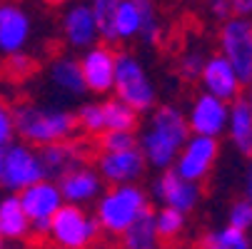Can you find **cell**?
<instances>
[{
  "instance_id": "6da1fadb",
  "label": "cell",
  "mask_w": 252,
  "mask_h": 249,
  "mask_svg": "<svg viewBox=\"0 0 252 249\" xmlns=\"http://www.w3.org/2000/svg\"><path fill=\"white\" fill-rule=\"evenodd\" d=\"M188 137L190 130L185 122V112L175 105H160L150 112L145 127H142V135L137 137V150L150 167L165 172L172 167Z\"/></svg>"
},
{
  "instance_id": "7a4b0ae2",
  "label": "cell",
  "mask_w": 252,
  "mask_h": 249,
  "mask_svg": "<svg viewBox=\"0 0 252 249\" xmlns=\"http://www.w3.org/2000/svg\"><path fill=\"white\" fill-rule=\"evenodd\" d=\"M13 112V127L15 135L23 137L25 145H58L67 142L75 135V112H70L58 105H32V102H20L10 110Z\"/></svg>"
},
{
  "instance_id": "3957f363",
  "label": "cell",
  "mask_w": 252,
  "mask_h": 249,
  "mask_svg": "<svg viewBox=\"0 0 252 249\" xmlns=\"http://www.w3.org/2000/svg\"><path fill=\"white\" fill-rule=\"evenodd\" d=\"M145 209H150V197L140 185H118L95 199L93 217L100 232L120 237Z\"/></svg>"
},
{
  "instance_id": "277c9868",
  "label": "cell",
  "mask_w": 252,
  "mask_h": 249,
  "mask_svg": "<svg viewBox=\"0 0 252 249\" xmlns=\"http://www.w3.org/2000/svg\"><path fill=\"white\" fill-rule=\"evenodd\" d=\"M113 92L120 102L137 115L153 112L158 102L155 83L150 80L145 65L130 53H115V78H113Z\"/></svg>"
},
{
  "instance_id": "5b68a950",
  "label": "cell",
  "mask_w": 252,
  "mask_h": 249,
  "mask_svg": "<svg viewBox=\"0 0 252 249\" xmlns=\"http://www.w3.org/2000/svg\"><path fill=\"white\" fill-rule=\"evenodd\" d=\"M100 234L90 212L75 204H63L50 220V242L60 249H88Z\"/></svg>"
},
{
  "instance_id": "8992f818",
  "label": "cell",
  "mask_w": 252,
  "mask_h": 249,
  "mask_svg": "<svg viewBox=\"0 0 252 249\" xmlns=\"http://www.w3.org/2000/svg\"><path fill=\"white\" fill-rule=\"evenodd\" d=\"M220 55L230 62L242 85L252 80V23L250 18H227L220 28Z\"/></svg>"
},
{
  "instance_id": "52a82bcc",
  "label": "cell",
  "mask_w": 252,
  "mask_h": 249,
  "mask_svg": "<svg viewBox=\"0 0 252 249\" xmlns=\"http://www.w3.org/2000/svg\"><path fill=\"white\" fill-rule=\"evenodd\" d=\"M45 180V169L40 162V155L25 142H13L10 147L3 150V174L0 185L10 194L23 192L25 187Z\"/></svg>"
},
{
  "instance_id": "ba28073f",
  "label": "cell",
  "mask_w": 252,
  "mask_h": 249,
  "mask_svg": "<svg viewBox=\"0 0 252 249\" xmlns=\"http://www.w3.org/2000/svg\"><path fill=\"white\" fill-rule=\"evenodd\" d=\"M218 157H220V142L218 139L190 135L188 142L183 145V150H180V155L175 157L170 169L177 177H183V180L200 185L205 177L212 172Z\"/></svg>"
},
{
  "instance_id": "9c48e42d",
  "label": "cell",
  "mask_w": 252,
  "mask_h": 249,
  "mask_svg": "<svg viewBox=\"0 0 252 249\" xmlns=\"http://www.w3.org/2000/svg\"><path fill=\"white\" fill-rule=\"evenodd\" d=\"M227 115H230L227 102L212 97L207 92H200L190 102V110L185 112V122H188L190 135L218 139L227 132Z\"/></svg>"
},
{
  "instance_id": "30bf717a",
  "label": "cell",
  "mask_w": 252,
  "mask_h": 249,
  "mask_svg": "<svg viewBox=\"0 0 252 249\" xmlns=\"http://www.w3.org/2000/svg\"><path fill=\"white\" fill-rule=\"evenodd\" d=\"M150 192L160 202V207L175 209V212H180V215H185V217H188V212H192L200 204V197H202L200 185L177 177L172 169H165V172H160L155 177Z\"/></svg>"
},
{
  "instance_id": "8fae6325",
  "label": "cell",
  "mask_w": 252,
  "mask_h": 249,
  "mask_svg": "<svg viewBox=\"0 0 252 249\" xmlns=\"http://www.w3.org/2000/svg\"><path fill=\"white\" fill-rule=\"evenodd\" d=\"M100 180L110 187L118 185H137V180L148 169V162L137 147L123 150V152H100L95 165Z\"/></svg>"
},
{
  "instance_id": "7c38bea8",
  "label": "cell",
  "mask_w": 252,
  "mask_h": 249,
  "mask_svg": "<svg viewBox=\"0 0 252 249\" xmlns=\"http://www.w3.org/2000/svg\"><path fill=\"white\" fill-rule=\"evenodd\" d=\"M80 73L85 90L90 95H110L113 92V78H115V53L107 45H93L83 53Z\"/></svg>"
},
{
  "instance_id": "4fadbf2b",
  "label": "cell",
  "mask_w": 252,
  "mask_h": 249,
  "mask_svg": "<svg viewBox=\"0 0 252 249\" xmlns=\"http://www.w3.org/2000/svg\"><path fill=\"white\" fill-rule=\"evenodd\" d=\"M200 83H202V92L218 97L222 102H235L242 92V83L235 75V70L230 67V62L222 55H210L205 57L202 73H200Z\"/></svg>"
},
{
  "instance_id": "5bb4252c",
  "label": "cell",
  "mask_w": 252,
  "mask_h": 249,
  "mask_svg": "<svg viewBox=\"0 0 252 249\" xmlns=\"http://www.w3.org/2000/svg\"><path fill=\"white\" fill-rule=\"evenodd\" d=\"M18 202L25 212L28 222H50L53 215L65 204L63 194L58 190V182L53 180H40L30 187H25L23 192H18Z\"/></svg>"
},
{
  "instance_id": "9a60e30c",
  "label": "cell",
  "mask_w": 252,
  "mask_h": 249,
  "mask_svg": "<svg viewBox=\"0 0 252 249\" xmlns=\"http://www.w3.org/2000/svg\"><path fill=\"white\" fill-rule=\"evenodd\" d=\"M102 180L95 167H88V165H80L75 167L73 172H67L65 177L58 180V190L63 194V202L65 204H75V207H83V204H90L95 202L105 190H102Z\"/></svg>"
},
{
  "instance_id": "2e32d148",
  "label": "cell",
  "mask_w": 252,
  "mask_h": 249,
  "mask_svg": "<svg viewBox=\"0 0 252 249\" xmlns=\"http://www.w3.org/2000/svg\"><path fill=\"white\" fill-rule=\"evenodd\" d=\"M30 40V18L15 3L0 5V53L5 57L23 53Z\"/></svg>"
},
{
  "instance_id": "e0dca14e",
  "label": "cell",
  "mask_w": 252,
  "mask_h": 249,
  "mask_svg": "<svg viewBox=\"0 0 252 249\" xmlns=\"http://www.w3.org/2000/svg\"><path fill=\"white\" fill-rule=\"evenodd\" d=\"M63 35H65V43L75 50H88L95 45V40L100 38L97 35V23L95 15L90 10V5H73L65 18H63Z\"/></svg>"
},
{
  "instance_id": "ac0fdd59",
  "label": "cell",
  "mask_w": 252,
  "mask_h": 249,
  "mask_svg": "<svg viewBox=\"0 0 252 249\" xmlns=\"http://www.w3.org/2000/svg\"><path fill=\"white\" fill-rule=\"evenodd\" d=\"M40 162H43V169H45V180H53L58 182L60 177H65L67 172H73L75 167L83 165V147L73 145V142H58V145H48V147H40Z\"/></svg>"
},
{
  "instance_id": "d6986e66",
  "label": "cell",
  "mask_w": 252,
  "mask_h": 249,
  "mask_svg": "<svg viewBox=\"0 0 252 249\" xmlns=\"http://www.w3.org/2000/svg\"><path fill=\"white\" fill-rule=\"evenodd\" d=\"M48 78L50 83L63 92V95H70V97H83L88 90H85V83H83V73H80V62L70 55H60L50 62V70H48Z\"/></svg>"
},
{
  "instance_id": "ffe728a7",
  "label": "cell",
  "mask_w": 252,
  "mask_h": 249,
  "mask_svg": "<svg viewBox=\"0 0 252 249\" xmlns=\"http://www.w3.org/2000/svg\"><path fill=\"white\" fill-rule=\"evenodd\" d=\"M227 135H230V142L235 145L237 152H242L247 157L252 155V112H250L247 102L242 97H237L235 102H230Z\"/></svg>"
},
{
  "instance_id": "44dd1931",
  "label": "cell",
  "mask_w": 252,
  "mask_h": 249,
  "mask_svg": "<svg viewBox=\"0 0 252 249\" xmlns=\"http://www.w3.org/2000/svg\"><path fill=\"white\" fill-rule=\"evenodd\" d=\"M0 237L10 242L30 237V222L18 202V194H8L0 199Z\"/></svg>"
},
{
  "instance_id": "7402d4cb",
  "label": "cell",
  "mask_w": 252,
  "mask_h": 249,
  "mask_svg": "<svg viewBox=\"0 0 252 249\" xmlns=\"http://www.w3.org/2000/svg\"><path fill=\"white\" fill-rule=\"evenodd\" d=\"M120 244H123V249H158L160 247V239H158V232H155L153 209H145L120 234Z\"/></svg>"
},
{
  "instance_id": "603a6c76",
  "label": "cell",
  "mask_w": 252,
  "mask_h": 249,
  "mask_svg": "<svg viewBox=\"0 0 252 249\" xmlns=\"http://www.w3.org/2000/svg\"><path fill=\"white\" fill-rule=\"evenodd\" d=\"M197 249H252V239L250 234L232 229L230 224H222L205 232L197 242Z\"/></svg>"
},
{
  "instance_id": "cb8c5ba5",
  "label": "cell",
  "mask_w": 252,
  "mask_h": 249,
  "mask_svg": "<svg viewBox=\"0 0 252 249\" xmlns=\"http://www.w3.org/2000/svg\"><path fill=\"white\" fill-rule=\"evenodd\" d=\"M102 120H105V132H135L140 115L132 112L118 97H110L102 102Z\"/></svg>"
},
{
  "instance_id": "d4e9b609",
  "label": "cell",
  "mask_w": 252,
  "mask_h": 249,
  "mask_svg": "<svg viewBox=\"0 0 252 249\" xmlns=\"http://www.w3.org/2000/svg\"><path fill=\"white\" fill-rule=\"evenodd\" d=\"M142 28V15L135 8L132 0H120V5L113 13V32L118 40H130L137 38Z\"/></svg>"
},
{
  "instance_id": "484cf974",
  "label": "cell",
  "mask_w": 252,
  "mask_h": 249,
  "mask_svg": "<svg viewBox=\"0 0 252 249\" xmlns=\"http://www.w3.org/2000/svg\"><path fill=\"white\" fill-rule=\"evenodd\" d=\"M155 217V232H158V239L160 242H172L177 239L180 234L185 232V224H188V217L180 215L175 209H165L160 207L158 212H153Z\"/></svg>"
},
{
  "instance_id": "4316f807",
  "label": "cell",
  "mask_w": 252,
  "mask_h": 249,
  "mask_svg": "<svg viewBox=\"0 0 252 249\" xmlns=\"http://www.w3.org/2000/svg\"><path fill=\"white\" fill-rule=\"evenodd\" d=\"M132 3H135V8H137L140 15H142V28H140L137 38L145 43V45H155V43L160 40V35H162L155 3H153V0H132Z\"/></svg>"
},
{
  "instance_id": "83f0119b",
  "label": "cell",
  "mask_w": 252,
  "mask_h": 249,
  "mask_svg": "<svg viewBox=\"0 0 252 249\" xmlns=\"http://www.w3.org/2000/svg\"><path fill=\"white\" fill-rule=\"evenodd\" d=\"M120 5V0H93V15H95V23H97V35L107 43H115V32H113V13L115 8Z\"/></svg>"
},
{
  "instance_id": "f1b7e54d",
  "label": "cell",
  "mask_w": 252,
  "mask_h": 249,
  "mask_svg": "<svg viewBox=\"0 0 252 249\" xmlns=\"http://www.w3.org/2000/svg\"><path fill=\"white\" fill-rule=\"evenodd\" d=\"M75 125L85 135H102L105 120H102V102H83L75 112Z\"/></svg>"
},
{
  "instance_id": "f546056e",
  "label": "cell",
  "mask_w": 252,
  "mask_h": 249,
  "mask_svg": "<svg viewBox=\"0 0 252 249\" xmlns=\"http://www.w3.org/2000/svg\"><path fill=\"white\" fill-rule=\"evenodd\" d=\"M137 147L135 132H102L100 135V152H123Z\"/></svg>"
},
{
  "instance_id": "4dcf8cb0",
  "label": "cell",
  "mask_w": 252,
  "mask_h": 249,
  "mask_svg": "<svg viewBox=\"0 0 252 249\" xmlns=\"http://www.w3.org/2000/svg\"><path fill=\"white\" fill-rule=\"evenodd\" d=\"M227 224L232 229H240L245 234L252 232V204L247 199H237L230 204V212H227Z\"/></svg>"
},
{
  "instance_id": "1f68e13d",
  "label": "cell",
  "mask_w": 252,
  "mask_h": 249,
  "mask_svg": "<svg viewBox=\"0 0 252 249\" xmlns=\"http://www.w3.org/2000/svg\"><path fill=\"white\" fill-rule=\"evenodd\" d=\"M202 65H205V55L200 50H188L183 53V57H180L177 62V73L183 80H200V73H202Z\"/></svg>"
},
{
  "instance_id": "d6a6232c",
  "label": "cell",
  "mask_w": 252,
  "mask_h": 249,
  "mask_svg": "<svg viewBox=\"0 0 252 249\" xmlns=\"http://www.w3.org/2000/svg\"><path fill=\"white\" fill-rule=\"evenodd\" d=\"M32 67H35V60L28 53H15V55H8L5 57V67L3 70H5L10 78L20 80V78H28L32 73Z\"/></svg>"
},
{
  "instance_id": "836d02e7",
  "label": "cell",
  "mask_w": 252,
  "mask_h": 249,
  "mask_svg": "<svg viewBox=\"0 0 252 249\" xmlns=\"http://www.w3.org/2000/svg\"><path fill=\"white\" fill-rule=\"evenodd\" d=\"M13 137H15V127H13V112L10 108L0 100V152L5 147L13 145Z\"/></svg>"
},
{
  "instance_id": "e575fe53",
  "label": "cell",
  "mask_w": 252,
  "mask_h": 249,
  "mask_svg": "<svg viewBox=\"0 0 252 249\" xmlns=\"http://www.w3.org/2000/svg\"><path fill=\"white\" fill-rule=\"evenodd\" d=\"M230 13L237 18H250L252 15V0H230Z\"/></svg>"
},
{
  "instance_id": "d590c367",
  "label": "cell",
  "mask_w": 252,
  "mask_h": 249,
  "mask_svg": "<svg viewBox=\"0 0 252 249\" xmlns=\"http://www.w3.org/2000/svg\"><path fill=\"white\" fill-rule=\"evenodd\" d=\"M210 10H212L215 18L227 20V15H230V0H210Z\"/></svg>"
},
{
  "instance_id": "8d00e7d4",
  "label": "cell",
  "mask_w": 252,
  "mask_h": 249,
  "mask_svg": "<svg viewBox=\"0 0 252 249\" xmlns=\"http://www.w3.org/2000/svg\"><path fill=\"white\" fill-rule=\"evenodd\" d=\"M245 199L252 204V155H250V165H247V174H245Z\"/></svg>"
},
{
  "instance_id": "74e56055",
  "label": "cell",
  "mask_w": 252,
  "mask_h": 249,
  "mask_svg": "<svg viewBox=\"0 0 252 249\" xmlns=\"http://www.w3.org/2000/svg\"><path fill=\"white\" fill-rule=\"evenodd\" d=\"M242 100H245V102H247V108H250V112H252V80H250V83H247V95H245V97H242Z\"/></svg>"
},
{
  "instance_id": "f35d334b",
  "label": "cell",
  "mask_w": 252,
  "mask_h": 249,
  "mask_svg": "<svg viewBox=\"0 0 252 249\" xmlns=\"http://www.w3.org/2000/svg\"><path fill=\"white\" fill-rule=\"evenodd\" d=\"M48 5H63V3H67V0H45Z\"/></svg>"
},
{
  "instance_id": "ab89813d",
  "label": "cell",
  "mask_w": 252,
  "mask_h": 249,
  "mask_svg": "<svg viewBox=\"0 0 252 249\" xmlns=\"http://www.w3.org/2000/svg\"><path fill=\"white\" fill-rule=\"evenodd\" d=\"M0 174H3V152H0Z\"/></svg>"
},
{
  "instance_id": "60d3db41",
  "label": "cell",
  "mask_w": 252,
  "mask_h": 249,
  "mask_svg": "<svg viewBox=\"0 0 252 249\" xmlns=\"http://www.w3.org/2000/svg\"><path fill=\"white\" fill-rule=\"evenodd\" d=\"M0 242H3V237H0Z\"/></svg>"
},
{
  "instance_id": "b9f144b4",
  "label": "cell",
  "mask_w": 252,
  "mask_h": 249,
  "mask_svg": "<svg viewBox=\"0 0 252 249\" xmlns=\"http://www.w3.org/2000/svg\"><path fill=\"white\" fill-rule=\"evenodd\" d=\"M55 249H60V247H55Z\"/></svg>"
},
{
  "instance_id": "7bdbcfd3",
  "label": "cell",
  "mask_w": 252,
  "mask_h": 249,
  "mask_svg": "<svg viewBox=\"0 0 252 249\" xmlns=\"http://www.w3.org/2000/svg\"><path fill=\"white\" fill-rule=\"evenodd\" d=\"M0 249H3V247H0Z\"/></svg>"
}]
</instances>
